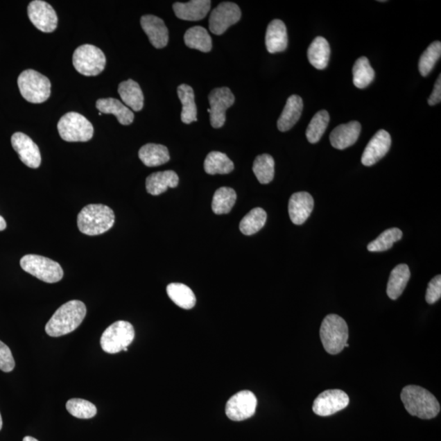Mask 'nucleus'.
Instances as JSON below:
<instances>
[{
  "label": "nucleus",
  "instance_id": "cd10ccee",
  "mask_svg": "<svg viewBox=\"0 0 441 441\" xmlns=\"http://www.w3.org/2000/svg\"><path fill=\"white\" fill-rule=\"evenodd\" d=\"M330 46L327 40L319 36L312 41L307 58L312 66L317 70H324L328 66L330 58Z\"/></svg>",
  "mask_w": 441,
  "mask_h": 441
},
{
  "label": "nucleus",
  "instance_id": "5701e85b",
  "mask_svg": "<svg viewBox=\"0 0 441 441\" xmlns=\"http://www.w3.org/2000/svg\"><path fill=\"white\" fill-rule=\"evenodd\" d=\"M96 107L102 114L116 116L122 126H130L135 119V114L126 105L116 98H103L96 101Z\"/></svg>",
  "mask_w": 441,
  "mask_h": 441
},
{
  "label": "nucleus",
  "instance_id": "dca6fc26",
  "mask_svg": "<svg viewBox=\"0 0 441 441\" xmlns=\"http://www.w3.org/2000/svg\"><path fill=\"white\" fill-rule=\"evenodd\" d=\"M390 145L392 139L388 132L383 130L377 132L365 147L361 157L362 164L370 167L378 163L388 154Z\"/></svg>",
  "mask_w": 441,
  "mask_h": 441
},
{
  "label": "nucleus",
  "instance_id": "79ce46f5",
  "mask_svg": "<svg viewBox=\"0 0 441 441\" xmlns=\"http://www.w3.org/2000/svg\"><path fill=\"white\" fill-rule=\"evenodd\" d=\"M441 297V277L436 275L429 284L426 289V301L429 304H434Z\"/></svg>",
  "mask_w": 441,
  "mask_h": 441
},
{
  "label": "nucleus",
  "instance_id": "c756f323",
  "mask_svg": "<svg viewBox=\"0 0 441 441\" xmlns=\"http://www.w3.org/2000/svg\"><path fill=\"white\" fill-rule=\"evenodd\" d=\"M184 41L188 48L209 53L213 47L212 39L204 27L196 26L187 30Z\"/></svg>",
  "mask_w": 441,
  "mask_h": 441
},
{
  "label": "nucleus",
  "instance_id": "aec40b11",
  "mask_svg": "<svg viewBox=\"0 0 441 441\" xmlns=\"http://www.w3.org/2000/svg\"><path fill=\"white\" fill-rule=\"evenodd\" d=\"M173 11L179 19L200 21L208 15L211 8L209 0H192L187 3H175Z\"/></svg>",
  "mask_w": 441,
  "mask_h": 441
},
{
  "label": "nucleus",
  "instance_id": "473e14b6",
  "mask_svg": "<svg viewBox=\"0 0 441 441\" xmlns=\"http://www.w3.org/2000/svg\"><path fill=\"white\" fill-rule=\"evenodd\" d=\"M354 85L358 89H365L374 80L375 72L370 66L369 59L361 57L356 60L352 68Z\"/></svg>",
  "mask_w": 441,
  "mask_h": 441
},
{
  "label": "nucleus",
  "instance_id": "9d476101",
  "mask_svg": "<svg viewBox=\"0 0 441 441\" xmlns=\"http://www.w3.org/2000/svg\"><path fill=\"white\" fill-rule=\"evenodd\" d=\"M210 123L214 128H222L226 122L227 110L235 103V96L227 87L214 89L209 95Z\"/></svg>",
  "mask_w": 441,
  "mask_h": 441
},
{
  "label": "nucleus",
  "instance_id": "39448f33",
  "mask_svg": "<svg viewBox=\"0 0 441 441\" xmlns=\"http://www.w3.org/2000/svg\"><path fill=\"white\" fill-rule=\"evenodd\" d=\"M17 85L23 98L31 103H43L51 94V83L48 78L31 69L21 74Z\"/></svg>",
  "mask_w": 441,
  "mask_h": 441
},
{
  "label": "nucleus",
  "instance_id": "4be33fe9",
  "mask_svg": "<svg viewBox=\"0 0 441 441\" xmlns=\"http://www.w3.org/2000/svg\"><path fill=\"white\" fill-rule=\"evenodd\" d=\"M303 109V102L301 96L292 95L287 100L282 116L277 122L278 130L280 132H286L296 125L300 121Z\"/></svg>",
  "mask_w": 441,
  "mask_h": 441
},
{
  "label": "nucleus",
  "instance_id": "4c0bfd02",
  "mask_svg": "<svg viewBox=\"0 0 441 441\" xmlns=\"http://www.w3.org/2000/svg\"><path fill=\"white\" fill-rule=\"evenodd\" d=\"M401 230L394 227L386 230L381 235L368 245L370 252H383L392 249L394 243L401 240Z\"/></svg>",
  "mask_w": 441,
  "mask_h": 441
},
{
  "label": "nucleus",
  "instance_id": "bb28decb",
  "mask_svg": "<svg viewBox=\"0 0 441 441\" xmlns=\"http://www.w3.org/2000/svg\"><path fill=\"white\" fill-rule=\"evenodd\" d=\"M139 159L147 167H157L169 162L170 156L166 146L148 144L141 147Z\"/></svg>",
  "mask_w": 441,
  "mask_h": 441
},
{
  "label": "nucleus",
  "instance_id": "423d86ee",
  "mask_svg": "<svg viewBox=\"0 0 441 441\" xmlns=\"http://www.w3.org/2000/svg\"><path fill=\"white\" fill-rule=\"evenodd\" d=\"M60 137L69 142H85L94 137V126L89 119L76 112H69L58 123Z\"/></svg>",
  "mask_w": 441,
  "mask_h": 441
},
{
  "label": "nucleus",
  "instance_id": "0eeeda50",
  "mask_svg": "<svg viewBox=\"0 0 441 441\" xmlns=\"http://www.w3.org/2000/svg\"><path fill=\"white\" fill-rule=\"evenodd\" d=\"M20 265L26 273L46 283H57L63 277L62 266L48 257L27 254L22 257Z\"/></svg>",
  "mask_w": 441,
  "mask_h": 441
},
{
  "label": "nucleus",
  "instance_id": "c9c22d12",
  "mask_svg": "<svg viewBox=\"0 0 441 441\" xmlns=\"http://www.w3.org/2000/svg\"><path fill=\"white\" fill-rule=\"evenodd\" d=\"M252 171L261 184L272 182L275 175V160L273 156L268 154L257 156L252 165Z\"/></svg>",
  "mask_w": 441,
  "mask_h": 441
},
{
  "label": "nucleus",
  "instance_id": "f257e3e1",
  "mask_svg": "<svg viewBox=\"0 0 441 441\" xmlns=\"http://www.w3.org/2000/svg\"><path fill=\"white\" fill-rule=\"evenodd\" d=\"M86 306L79 300L65 303L55 312L45 326L50 337H61L73 332L83 322L86 315Z\"/></svg>",
  "mask_w": 441,
  "mask_h": 441
},
{
  "label": "nucleus",
  "instance_id": "a878e982",
  "mask_svg": "<svg viewBox=\"0 0 441 441\" xmlns=\"http://www.w3.org/2000/svg\"><path fill=\"white\" fill-rule=\"evenodd\" d=\"M410 270L406 264H399L390 273L387 293L390 300H397L406 289L410 279Z\"/></svg>",
  "mask_w": 441,
  "mask_h": 441
},
{
  "label": "nucleus",
  "instance_id": "7ed1b4c3",
  "mask_svg": "<svg viewBox=\"0 0 441 441\" xmlns=\"http://www.w3.org/2000/svg\"><path fill=\"white\" fill-rule=\"evenodd\" d=\"M114 214L108 206L89 205L80 211L77 218L80 231L88 236L102 235L114 224Z\"/></svg>",
  "mask_w": 441,
  "mask_h": 441
},
{
  "label": "nucleus",
  "instance_id": "6ab92c4d",
  "mask_svg": "<svg viewBox=\"0 0 441 441\" xmlns=\"http://www.w3.org/2000/svg\"><path fill=\"white\" fill-rule=\"evenodd\" d=\"M361 131V123L357 121L339 126L331 132L330 144L338 150L347 149L356 144L359 139Z\"/></svg>",
  "mask_w": 441,
  "mask_h": 441
},
{
  "label": "nucleus",
  "instance_id": "ea45409f",
  "mask_svg": "<svg viewBox=\"0 0 441 441\" xmlns=\"http://www.w3.org/2000/svg\"><path fill=\"white\" fill-rule=\"evenodd\" d=\"M67 410L77 419L89 420L96 416V407L93 403L83 399H71L67 403Z\"/></svg>",
  "mask_w": 441,
  "mask_h": 441
},
{
  "label": "nucleus",
  "instance_id": "4468645a",
  "mask_svg": "<svg viewBox=\"0 0 441 441\" xmlns=\"http://www.w3.org/2000/svg\"><path fill=\"white\" fill-rule=\"evenodd\" d=\"M30 20L37 29L51 33L58 26V16L54 8L49 3L42 0H35L28 6Z\"/></svg>",
  "mask_w": 441,
  "mask_h": 441
},
{
  "label": "nucleus",
  "instance_id": "412c9836",
  "mask_svg": "<svg viewBox=\"0 0 441 441\" xmlns=\"http://www.w3.org/2000/svg\"><path fill=\"white\" fill-rule=\"evenodd\" d=\"M266 47L270 53L284 52L287 49V29L282 20L275 19L270 22L266 29Z\"/></svg>",
  "mask_w": 441,
  "mask_h": 441
},
{
  "label": "nucleus",
  "instance_id": "a19ab883",
  "mask_svg": "<svg viewBox=\"0 0 441 441\" xmlns=\"http://www.w3.org/2000/svg\"><path fill=\"white\" fill-rule=\"evenodd\" d=\"M15 361L10 349L6 343L0 341V370L9 373L15 370Z\"/></svg>",
  "mask_w": 441,
  "mask_h": 441
},
{
  "label": "nucleus",
  "instance_id": "49530a36",
  "mask_svg": "<svg viewBox=\"0 0 441 441\" xmlns=\"http://www.w3.org/2000/svg\"><path fill=\"white\" fill-rule=\"evenodd\" d=\"M2 426H3V420H2L1 415H0V431H1Z\"/></svg>",
  "mask_w": 441,
  "mask_h": 441
},
{
  "label": "nucleus",
  "instance_id": "37998d69",
  "mask_svg": "<svg viewBox=\"0 0 441 441\" xmlns=\"http://www.w3.org/2000/svg\"><path fill=\"white\" fill-rule=\"evenodd\" d=\"M441 100V76L438 77V80H436L434 89L433 93H431L430 98L429 99V104L430 105H435L440 103Z\"/></svg>",
  "mask_w": 441,
  "mask_h": 441
},
{
  "label": "nucleus",
  "instance_id": "1a4fd4ad",
  "mask_svg": "<svg viewBox=\"0 0 441 441\" xmlns=\"http://www.w3.org/2000/svg\"><path fill=\"white\" fill-rule=\"evenodd\" d=\"M135 338L133 326L128 321L119 320L104 331L101 346L105 352L116 354L128 348Z\"/></svg>",
  "mask_w": 441,
  "mask_h": 441
},
{
  "label": "nucleus",
  "instance_id": "f704fd0d",
  "mask_svg": "<svg viewBox=\"0 0 441 441\" xmlns=\"http://www.w3.org/2000/svg\"><path fill=\"white\" fill-rule=\"evenodd\" d=\"M266 218H268V215H266L263 209L255 208L252 209L241 220L240 223L241 232L245 236L254 235L265 226Z\"/></svg>",
  "mask_w": 441,
  "mask_h": 441
},
{
  "label": "nucleus",
  "instance_id": "9b49d317",
  "mask_svg": "<svg viewBox=\"0 0 441 441\" xmlns=\"http://www.w3.org/2000/svg\"><path fill=\"white\" fill-rule=\"evenodd\" d=\"M257 399L250 390L237 392L230 398L226 404V415L230 420L241 422L250 419L255 415Z\"/></svg>",
  "mask_w": 441,
  "mask_h": 441
},
{
  "label": "nucleus",
  "instance_id": "2f4dec72",
  "mask_svg": "<svg viewBox=\"0 0 441 441\" xmlns=\"http://www.w3.org/2000/svg\"><path fill=\"white\" fill-rule=\"evenodd\" d=\"M205 172L210 175L228 174L234 170V164L226 154L219 151H212L205 160Z\"/></svg>",
  "mask_w": 441,
  "mask_h": 441
},
{
  "label": "nucleus",
  "instance_id": "7c9ffc66",
  "mask_svg": "<svg viewBox=\"0 0 441 441\" xmlns=\"http://www.w3.org/2000/svg\"><path fill=\"white\" fill-rule=\"evenodd\" d=\"M167 293L177 306L182 309L190 310L195 306L196 298L195 293L186 284L172 283L167 286Z\"/></svg>",
  "mask_w": 441,
  "mask_h": 441
},
{
  "label": "nucleus",
  "instance_id": "c03bdc74",
  "mask_svg": "<svg viewBox=\"0 0 441 441\" xmlns=\"http://www.w3.org/2000/svg\"><path fill=\"white\" fill-rule=\"evenodd\" d=\"M7 227L6 220L0 216V232L4 231Z\"/></svg>",
  "mask_w": 441,
  "mask_h": 441
},
{
  "label": "nucleus",
  "instance_id": "f8f14e48",
  "mask_svg": "<svg viewBox=\"0 0 441 441\" xmlns=\"http://www.w3.org/2000/svg\"><path fill=\"white\" fill-rule=\"evenodd\" d=\"M241 18V11L237 4L223 2L211 12L209 30L216 35H223L230 26L236 24Z\"/></svg>",
  "mask_w": 441,
  "mask_h": 441
},
{
  "label": "nucleus",
  "instance_id": "ddd939ff",
  "mask_svg": "<svg viewBox=\"0 0 441 441\" xmlns=\"http://www.w3.org/2000/svg\"><path fill=\"white\" fill-rule=\"evenodd\" d=\"M348 395L342 390H326L314 401L312 410L316 415L328 417L344 410L349 404Z\"/></svg>",
  "mask_w": 441,
  "mask_h": 441
},
{
  "label": "nucleus",
  "instance_id": "e433bc0d",
  "mask_svg": "<svg viewBox=\"0 0 441 441\" xmlns=\"http://www.w3.org/2000/svg\"><path fill=\"white\" fill-rule=\"evenodd\" d=\"M329 122V114L326 110L317 112L307 126L306 136L311 144L318 142L327 130Z\"/></svg>",
  "mask_w": 441,
  "mask_h": 441
},
{
  "label": "nucleus",
  "instance_id": "72a5a7b5",
  "mask_svg": "<svg viewBox=\"0 0 441 441\" xmlns=\"http://www.w3.org/2000/svg\"><path fill=\"white\" fill-rule=\"evenodd\" d=\"M237 196L235 191L230 187H220L214 193L212 209L218 215L231 212L236 204Z\"/></svg>",
  "mask_w": 441,
  "mask_h": 441
},
{
  "label": "nucleus",
  "instance_id": "b1692460",
  "mask_svg": "<svg viewBox=\"0 0 441 441\" xmlns=\"http://www.w3.org/2000/svg\"><path fill=\"white\" fill-rule=\"evenodd\" d=\"M178 182V174L172 170L154 173L146 178V191L150 195L159 196L166 191L168 188L177 187Z\"/></svg>",
  "mask_w": 441,
  "mask_h": 441
},
{
  "label": "nucleus",
  "instance_id": "2eb2a0df",
  "mask_svg": "<svg viewBox=\"0 0 441 441\" xmlns=\"http://www.w3.org/2000/svg\"><path fill=\"white\" fill-rule=\"evenodd\" d=\"M11 142L13 149L19 155L23 164L31 168H38L40 166V150L30 137L23 132H15L12 136Z\"/></svg>",
  "mask_w": 441,
  "mask_h": 441
},
{
  "label": "nucleus",
  "instance_id": "a211bd4d",
  "mask_svg": "<svg viewBox=\"0 0 441 441\" xmlns=\"http://www.w3.org/2000/svg\"><path fill=\"white\" fill-rule=\"evenodd\" d=\"M141 26L155 48L166 47L168 43V30L162 18L145 15L141 18Z\"/></svg>",
  "mask_w": 441,
  "mask_h": 441
},
{
  "label": "nucleus",
  "instance_id": "c85d7f7f",
  "mask_svg": "<svg viewBox=\"0 0 441 441\" xmlns=\"http://www.w3.org/2000/svg\"><path fill=\"white\" fill-rule=\"evenodd\" d=\"M178 96L182 105L181 119L184 123L197 121V107L195 102L194 91L190 85H181L178 88Z\"/></svg>",
  "mask_w": 441,
  "mask_h": 441
},
{
  "label": "nucleus",
  "instance_id": "a18cd8bd",
  "mask_svg": "<svg viewBox=\"0 0 441 441\" xmlns=\"http://www.w3.org/2000/svg\"><path fill=\"white\" fill-rule=\"evenodd\" d=\"M22 441H39V440L34 438H32V436H26V438H24V439H23Z\"/></svg>",
  "mask_w": 441,
  "mask_h": 441
},
{
  "label": "nucleus",
  "instance_id": "20e7f679",
  "mask_svg": "<svg viewBox=\"0 0 441 441\" xmlns=\"http://www.w3.org/2000/svg\"><path fill=\"white\" fill-rule=\"evenodd\" d=\"M320 337L325 350L330 355L342 352L349 337L345 320L335 314L326 316L320 326Z\"/></svg>",
  "mask_w": 441,
  "mask_h": 441
},
{
  "label": "nucleus",
  "instance_id": "f3484780",
  "mask_svg": "<svg viewBox=\"0 0 441 441\" xmlns=\"http://www.w3.org/2000/svg\"><path fill=\"white\" fill-rule=\"evenodd\" d=\"M314 208V200L307 192H297L288 202V214L292 223L302 225L310 217Z\"/></svg>",
  "mask_w": 441,
  "mask_h": 441
},
{
  "label": "nucleus",
  "instance_id": "393cba45",
  "mask_svg": "<svg viewBox=\"0 0 441 441\" xmlns=\"http://www.w3.org/2000/svg\"><path fill=\"white\" fill-rule=\"evenodd\" d=\"M118 93L126 105L135 112H140L144 108V96L141 87L137 82L128 80L119 85Z\"/></svg>",
  "mask_w": 441,
  "mask_h": 441
},
{
  "label": "nucleus",
  "instance_id": "f03ea898",
  "mask_svg": "<svg viewBox=\"0 0 441 441\" xmlns=\"http://www.w3.org/2000/svg\"><path fill=\"white\" fill-rule=\"evenodd\" d=\"M404 408L412 416L421 420H431L440 411V403L429 390L416 385L404 388L401 394Z\"/></svg>",
  "mask_w": 441,
  "mask_h": 441
},
{
  "label": "nucleus",
  "instance_id": "6e6552de",
  "mask_svg": "<svg viewBox=\"0 0 441 441\" xmlns=\"http://www.w3.org/2000/svg\"><path fill=\"white\" fill-rule=\"evenodd\" d=\"M105 63L104 53L94 45H81L73 54L74 67L83 76H98L104 71Z\"/></svg>",
  "mask_w": 441,
  "mask_h": 441
},
{
  "label": "nucleus",
  "instance_id": "58836bf2",
  "mask_svg": "<svg viewBox=\"0 0 441 441\" xmlns=\"http://www.w3.org/2000/svg\"><path fill=\"white\" fill-rule=\"evenodd\" d=\"M441 43L440 41H435L431 43L422 56L419 62L420 72L422 76H429V74L433 70V68L440 58Z\"/></svg>",
  "mask_w": 441,
  "mask_h": 441
}]
</instances>
